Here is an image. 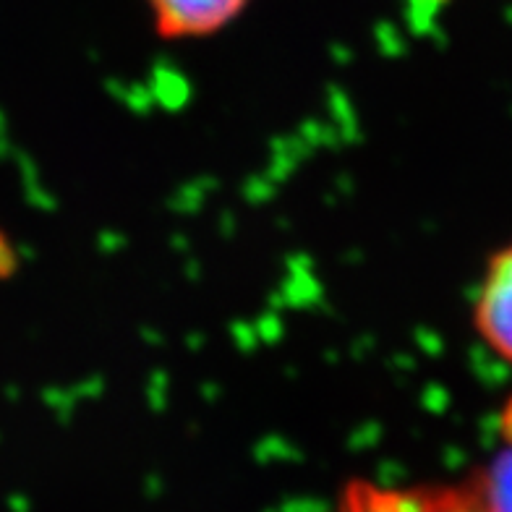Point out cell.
Returning <instances> with one entry per match:
<instances>
[{
    "label": "cell",
    "instance_id": "1",
    "mask_svg": "<svg viewBox=\"0 0 512 512\" xmlns=\"http://www.w3.org/2000/svg\"><path fill=\"white\" fill-rule=\"evenodd\" d=\"M330 512H484L471 484L382 486L351 481Z\"/></svg>",
    "mask_w": 512,
    "mask_h": 512
},
{
    "label": "cell",
    "instance_id": "6",
    "mask_svg": "<svg viewBox=\"0 0 512 512\" xmlns=\"http://www.w3.org/2000/svg\"><path fill=\"white\" fill-rule=\"evenodd\" d=\"M502 432H505L507 442H510V445H512V400H510V403H507L505 416H502Z\"/></svg>",
    "mask_w": 512,
    "mask_h": 512
},
{
    "label": "cell",
    "instance_id": "5",
    "mask_svg": "<svg viewBox=\"0 0 512 512\" xmlns=\"http://www.w3.org/2000/svg\"><path fill=\"white\" fill-rule=\"evenodd\" d=\"M11 270H14V254H11L8 241L3 238V233H0V277H8Z\"/></svg>",
    "mask_w": 512,
    "mask_h": 512
},
{
    "label": "cell",
    "instance_id": "4",
    "mask_svg": "<svg viewBox=\"0 0 512 512\" xmlns=\"http://www.w3.org/2000/svg\"><path fill=\"white\" fill-rule=\"evenodd\" d=\"M468 484L484 512H512V445L494 455Z\"/></svg>",
    "mask_w": 512,
    "mask_h": 512
},
{
    "label": "cell",
    "instance_id": "2",
    "mask_svg": "<svg viewBox=\"0 0 512 512\" xmlns=\"http://www.w3.org/2000/svg\"><path fill=\"white\" fill-rule=\"evenodd\" d=\"M473 322L499 358L512 364V246L492 256L486 267L479 298L473 306Z\"/></svg>",
    "mask_w": 512,
    "mask_h": 512
},
{
    "label": "cell",
    "instance_id": "3",
    "mask_svg": "<svg viewBox=\"0 0 512 512\" xmlns=\"http://www.w3.org/2000/svg\"><path fill=\"white\" fill-rule=\"evenodd\" d=\"M251 0H147L162 40L209 37L236 21Z\"/></svg>",
    "mask_w": 512,
    "mask_h": 512
}]
</instances>
